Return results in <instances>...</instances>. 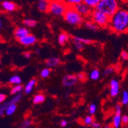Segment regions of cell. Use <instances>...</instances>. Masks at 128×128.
<instances>
[{
  "label": "cell",
  "mask_w": 128,
  "mask_h": 128,
  "mask_svg": "<svg viewBox=\"0 0 128 128\" xmlns=\"http://www.w3.org/2000/svg\"><path fill=\"white\" fill-rule=\"evenodd\" d=\"M109 28L116 33L128 31V11L118 9L110 17Z\"/></svg>",
  "instance_id": "cell-1"
},
{
  "label": "cell",
  "mask_w": 128,
  "mask_h": 128,
  "mask_svg": "<svg viewBox=\"0 0 128 128\" xmlns=\"http://www.w3.org/2000/svg\"><path fill=\"white\" fill-rule=\"evenodd\" d=\"M63 16L65 21L69 25L74 27H79L84 23V17L81 16L72 6H67Z\"/></svg>",
  "instance_id": "cell-2"
},
{
  "label": "cell",
  "mask_w": 128,
  "mask_h": 128,
  "mask_svg": "<svg viewBox=\"0 0 128 128\" xmlns=\"http://www.w3.org/2000/svg\"><path fill=\"white\" fill-rule=\"evenodd\" d=\"M94 9L111 17L118 10L117 0H101Z\"/></svg>",
  "instance_id": "cell-3"
},
{
  "label": "cell",
  "mask_w": 128,
  "mask_h": 128,
  "mask_svg": "<svg viewBox=\"0 0 128 128\" xmlns=\"http://www.w3.org/2000/svg\"><path fill=\"white\" fill-rule=\"evenodd\" d=\"M91 20L96 23L100 28H106L108 27L110 23V17L103 14V12L96 9H93L90 14Z\"/></svg>",
  "instance_id": "cell-4"
},
{
  "label": "cell",
  "mask_w": 128,
  "mask_h": 128,
  "mask_svg": "<svg viewBox=\"0 0 128 128\" xmlns=\"http://www.w3.org/2000/svg\"><path fill=\"white\" fill-rule=\"evenodd\" d=\"M67 5L64 2H50L48 12L55 16H63Z\"/></svg>",
  "instance_id": "cell-5"
},
{
  "label": "cell",
  "mask_w": 128,
  "mask_h": 128,
  "mask_svg": "<svg viewBox=\"0 0 128 128\" xmlns=\"http://www.w3.org/2000/svg\"><path fill=\"white\" fill-rule=\"evenodd\" d=\"M72 6L83 17H90L92 10H93L89 5H87L83 2H81L80 3H78V4Z\"/></svg>",
  "instance_id": "cell-6"
},
{
  "label": "cell",
  "mask_w": 128,
  "mask_h": 128,
  "mask_svg": "<svg viewBox=\"0 0 128 128\" xmlns=\"http://www.w3.org/2000/svg\"><path fill=\"white\" fill-rule=\"evenodd\" d=\"M78 81L77 76L73 74H68L65 75L62 79V85L65 87H72L74 86Z\"/></svg>",
  "instance_id": "cell-7"
},
{
  "label": "cell",
  "mask_w": 128,
  "mask_h": 128,
  "mask_svg": "<svg viewBox=\"0 0 128 128\" xmlns=\"http://www.w3.org/2000/svg\"><path fill=\"white\" fill-rule=\"evenodd\" d=\"M110 94L112 98H115L119 94L120 84L118 80L116 79H112L110 82Z\"/></svg>",
  "instance_id": "cell-8"
},
{
  "label": "cell",
  "mask_w": 128,
  "mask_h": 128,
  "mask_svg": "<svg viewBox=\"0 0 128 128\" xmlns=\"http://www.w3.org/2000/svg\"><path fill=\"white\" fill-rule=\"evenodd\" d=\"M37 38L35 36L29 34L23 38H20L19 40V42L21 45H24V46H30V45H34L37 42Z\"/></svg>",
  "instance_id": "cell-9"
},
{
  "label": "cell",
  "mask_w": 128,
  "mask_h": 128,
  "mask_svg": "<svg viewBox=\"0 0 128 128\" xmlns=\"http://www.w3.org/2000/svg\"><path fill=\"white\" fill-rule=\"evenodd\" d=\"M30 34V31L26 27H19L14 31V36L17 40L23 38Z\"/></svg>",
  "instance_id": "cell-10"
},
{
  "label": "cell",
  "mask_w": 128,
  "mask_h": 128,
  "mask_svg": "<svg viewBox=\"0 0 128 128\" xmlns=\"http://www.w3.org/2000/svg\"><path fill=\"white\" fill-rule=\"evenodd\" d=\"M50 2L49 0H38L37 3V8L41 12H48Z\"/></svg>",
  "instance_id": "cell-11"
},
{
  "label": "cell",
  "mask_w": 128,
  "mask_h": 128,
  "mask_svg": "<svg viewBox=\"0 0 128 128\" xmlns=\"http://www.w3.org/2000/svg\"><path fill=\"white\" fill-rule=\"evenodd\" d=\"M60 59L58 57H51L49 58L46 61V64L49 68H54L58 66L60 64Z\"/></svg>",
  "instance_id": "cell-12"
},
{
  "label": "cell",
  "mask_w": 128,
  "mask_h": 128,
  "mask_svg": "<svg viewBox=\"0 0 128 128\" xmlns=\"http://www.w3.org/2000/svg\"><path fill=\"white\" fill-rule=\"evenodd\" d=\"M36 84H37V80L35 78H32L31 80H30L27 83V84L26 85V86L24 88V91L25 92V94H30L32 91L33 88L36 85Z\"/></svg>",
  "instance_id": "cell-13"
},
{
  "label": "cell",
  "mask_w": 128,
  "mask_h": 128,
  "mask_svg": "<svg viewBox=\"0 0 128 128\" xmlns=\"http://www.w3.org/2000/svg\"><path fill=\"white\" fill-rule=\"evenodd\" d=\"M2 7L7 11L12 12L16 9V4L12 2L5 1L2 3Z\"/></svg>",
  "instance_id": "cell-14"
},
{
  "label": "cell",
  "mask_w": 128,
  "mask_h": 128,
  "mask_svg": "<svg viewBox=\"0 0 128 128\" xmlns=\"http://www.w3.org/2000/svg\"><path fill=\"white\" fill-rule=\"evenodd\" d=\"M84 26L87 29L93 31H96L99 29V27L92 20H87V21L84 22Z\"/></svg>",
  "instance_id": "cell-15"
},
{
  "label": "cell",
  "mask_w": 128,
  "mask_h": 128,
  "mask_svg": "<svg viewBox=\"0 0 128 128\" xmlns=\"http://www.w3.org/2000/svg\"><path fill=\"white\" fill-rule=\"evenodd\" d=\"M121 114H115L112 120V125L113 128H118L121 126Z\"/></svg>",
  "instance_id": "cell-16"
},
{
  "label": "cell",
  "mask_w": 128,
  "mask_h": 128,
  "mask_svg": "<svg viewBox=\"0 0 128 128\" xmlns=\"http://www.w3.org/2000/svg\"><path fill=\"white\" fill-rule=\"evenodd\" d=\"M69 36L66 32H62L58 36V42L60 45H64L68 42Z\"/></svg>",
  "instance_id": "cell-17"
},
{
  "label": "cell",
  "mask_w": 128,
  "mask_h": 128,
  "mask_svg": "<svg viewBox=\"0 0 128 128\" xmlns=\"http://www.w3.org/2000/svg\"><path fill=\"white\" fill-rule=\"evenodd\" d=\"M45 96L42 94H38L35 95L33 99V103L35 104H40L45 101Z\"/></svg>",
  "instance_id": "cell-18"
},
{
  "label": "cell",
  "mask_w": 128,
  "mask_h": 128,
  "mask_svg": "<svg viewBox=\"0 0 128 128\" xmlns=\"http://www.w3.org/2000/svg\"><path fill=\"white\" fill-rule=\"evenodd\" d=\"M37 24V22L36 20L31 19V18H27V19H24L23 20V24L28 28H34L36 26Z\"/></svg>",
  "instance_id": "cell-19"
},
{
  "label": "cell",
  "mask_w": 128,
  "mask_h": 128,
  "mask_svg": "<svg viewBox=\"0 0 128 128\" xmlns=\"http://www.w3.org/2000/svg\"><path fill=\"white\" fill-rule=\"evenodd\" d=\"M100 75H101V73H100V72L99 71V70L94 69L90 72L89 76H90L91 80H97L99 78V77H100Z\"/></svg>",
  "instance_id": "cell-20"
},
{
  "label": "cell",
  "mask_w": 128,
  "mask_h": 128,
  "mask_svg": "<svg viewBox=\"0 0 128 128\" xmlns=\"http://www.w3.org/2000/svg\"><path fill=\"white\" fill-rule=\"evenodd\" d=\"M100 1L101 0H82V2L89 5L92 9H94Z\"/></svg>",
  "instance_id": "cell-21"
},
{
  "label": "cell",
  "mask_w": 128,
  "mask_h": 128,
  "mask_svg": "<svg viewBox=\"0 0 128 128\" xmlns=\"http://www.w3.org/2000/svg\"><path fill=\"white\" fill-rule=\"evenodd\" d=\"M12 104V103L10 100L9 102H5V103H3L2 104H0V116H3V114L5 112V110H7L8 106Z\"/></svg>",
  "instance_id": "cell-22"
},
{
  "label": "cell",
  "mask_w": 128,
  "mask_h": 128,
  "mask_svg": "<svg viewBox=\"0 0 128 128\" xmlns=\"http://www.w3.org/2000/svg\"><path fill=\"white\" fill-rule=\"evenodd\" d=\"M16 109H17V106L16 104H12L8 106L7 110H5V114L7 116H11L16 112Z\"/></svg>",
  "instance_id": "cell-23"
},
{
  "label": "cell",
  "mask_w": 128,
  "mask_h": 128,
  "mask_svg": "<svg viewBox=\"0 0 128 128\" xmlns=\"http://www.w3.org/2000/svg\"><path fill=\"white\" fill-rule=\"evenodd\" d=\"M9 82L12 84H21L22 82V80L20 76L17 75H14V76H11L9 79Z\"/></svg>",
  "instance_id": "cell-24"
},
{
  "label": "cell",
  "mask_w": 128,
  "mask_h": 128,
  "mask_svg": "<svg viewBox=\"0 0 128 128\" xmlns=\"http://www.w3.org/2000/svg\"><path fill=\"white\" fill-rule=\"evenodd\" d=\"M23 90V86L21 84H17L16 86H14L12 89H11L10 93L11 94H16L21 93V91Z\"/></svg>",
  "instance_id": "cell-25"
},
{
  "label": "cell",
  "mask_w": 128,
  "mask_h": 128,
  "mask_svg": "<svg viewBox=\"0 0 128 128\" xmlns=\"http://www.w3.org/2000/svg\"><path fill=\"white\" fill-rule=\"evenodd\" d=\"M74 41H78L80 42L83 43V44H90L92 43V40H91L89 39H87V38H81V37H79V36H74L72 38Z\"/></svg>",
  "instance_id": "cell-26"
},
{
  "label": "cell",
  "mask_w": 128,
  "mask_h": 128,
  "mask_svg": "<svg viewBox=\"0 0 128 128\" xmlns=\"http://www.w3.org/2000/svg\"><path fill=\"white\" fill-rule=\"evenodd\" d=\"M51 74V70L49 68H44V69L42 70L40 72V76L43 78H46L49 77V75Z\"/></svg>",
  "instance_id": "cell-27"
},
{
  "label": "cell",
  "mask_w": 128,
  "mask_h": 128,
  "mask_svg": "<svg viewBox=\"0 0 128 128\" xmlns=\"http://www.w3.org/2000/svg\"><path fill=\"white\" fill-rule=\"evenodd\" d=\"M115 71V68L113 67V66H108L107 68H106L104 70L103 72V75L104 76H108L110 75L111 74H112Z\"/></svg>",
  "instance_id": "cell-28"
},
{
  "label": "cell",
  "mask_w": 128,
  "mask_h": 128,
  "mask_svg": "<svg viewBox=\"0 0 128 128\" xmlns=\"http://www.w3.org/2000/svg\"><path fill=\"white\" fill-rule=\"evenodd\" d=\"M122 103L124 105H126L128 104V92L127 90H124L122 92Z\"/></svg>",
  "instance_id": "cell-29"
},
{
  "label": "cell",
  "mask_w": 128,
  "mask_h": 128,
  "mask_svg": "<svg viewBox=\"0 0 128 128\" xmlns=\"http://www.w3.org/2000/svg\"><path fill=\"white\" fill-rule=\"evenodd\" d=\"M67 6H74L82 2V0H64Z\"/></svg>",
  "instance_id": "cell-30"
},
{
  "label": "cell",
  "mask_w": 128,
  "mask_h": 128,
  "mask_svg": "<svg viewBox=\"0 0 128 128\" xmlns=\"http://www.w3.org/2000/svg\"><path fill=\"white\" fill-rule=\"evenodd\" d=\"M96 110H97V106L94 103H92L89 106V112L90 115H94L96 114Z\"/></svg>",
  "instance_id": "cell-31"
},
{
  "label": "cell",
  "mask_w": 128,
  "mask_h": 128,
  "mask_svg": "<svg viewBox=\"0 0 128 128\" xmlns=\"http://www.w3.org/2000/svg\"><path fill=\"white\" fill-rule=\"evenodd\" d=\"M93 121H94L93 117H92L91 116H86V117H84V119H83V123H84V125L90 126Z\"/></svg>",
  "instance_id": "cell-32"
},
{
  "label": "cell",
  "mask_w": 128,
  "mask_h": 128,
  "mask_svg": "<svg viewBox=\"0 0 128 128\" xmlns=\"http://www.w3.org/2000/svg\"><path fill=\"white\" fill-rule=\"evenodd\" d=\"M77 78L78 79V80L79 81H81V82H84L85 80L87 78V74L85 73H83V72H81L79 73L77 75Z\"/></svg>",
  "instance_id": "cell-33"
},
{
  "label": "cell",
  "mask_w": 128,
  "mask_h": 128,
  "mask_svg": "<svg viewBox=\"0 0 128 128\" xmlns=\"http://www.w3.org/2000/svg\"><path fill=\"white\" fill-rule=\"evenodd\" d=\"M74 45L77 50H82L84 48V44L78 41H74Z\"/></svg>",
  "instance_id": "cell-34"
},
{
  "label": "cell",
  "mask_w": 128,
  "mask_h": 128,
  "mask_svg": "<svg viewBox=\"0 0 128 128\" xmlns=\"http://www.w3.org/2000/svg\"><path fill=\"white\" fill-rule=\"evenodd\" d=\"M31 124H32V121H31L30 119H26V120H24L23 122H22L21 126V128H30V127L31 126Z\"/></svg>",
  "instance_id": "cell-35"
},
{
  "label": "cell",
  "mask_w": 128,
  "mask_h": 128,
  "mask_svg": "<svg viewBox=\"0 0 128 128\" xmlns=\"http://www.w3.org/2000/svg\"><path fill=\"white\" fill-rule=\"evenodd\" d=\"M120 57H121V59L124 60H128V53L126 51H122L120 54Z\"/></svg>",
  "instance_id": "cell-36"
},
{
  "label": "cell",
  "mask_w": 128,
  "mask_h": 128,
  "mask_svg": "<svg viewBox=\"0 0 128 128\" xmlns=\"http://www.w3.org/2000/svg\"><path fill=\"white\" fill-rule=\"evenodd\" d=\"M121 122L124 125H127L128 124V116L126 115H124L122 117H121Z\"/></svg>",
  "instance_id": "cell-37"
},
{
  "label": "cell",
  "mask_w": 128,
  "mask_h": 128,
  "mask_svg": "<svg viewBox=\"0 0 128 128\" xmlns=\"http://www.w3.org/2000/svg\"><path fill=\"white\" fill-rule=\"evenodd\" d=\"M90 126L92 127V128H101V125L100 123L97 122H96V121H93V122L91 123V124H90Z\"/></svg>",
  "instance_id": "cell-38"
},
{
  "label": "cell",
  "mask_w": 128,
  "mask_h": 128,
  "mask_svg": "<svg viewBox=\"0 0 128 128\" xmlns=\"http://www.w3.org/2000/svg\"><path fill=\"white\" fill-rule=\"evenodd\" d=\"M122 106L120 104H117L115 106V114H121Z\"/></svg>",
  "instance_id": "cell-39"
},
{
  "label": "cell",
  "mask_w": 128,
  "mask_h": 128,
  "mask_svg": "<svg viewBox=\"0 0 128 128\" xmlns=\"http://www.w3.org/2000/svg\"><path fill=\"white\" fill-rule=\"evenodd\" d=\"M23 56H24V58H26V59H30V58H31V52H25L23 53Z\"/></svg>",
  "instance_id": "cell-40"
},
{
  "label": "cell",
  "mask_w": 128,
  "mask_h": 128,
  "mask_svg": "<svg viewBox=\"0 0 128 128\" xmlns=\"http://www.w3.org/2000/svg\"><path fill=\"white\" fill-rule=\"evenodd\" d=\"M6 98H7V96H6L5 94H0V103H3L6 100Z\"/></svg>",
  "instance_id": "cell-41"
},
{
  "label": "cell",
  "mask_w": 128,
  "mask_h": 128,
  "mask_svg": "<svg viewBox=\"0 0 128 128\" xmlns=\"http://www.w3.org/2000/svg\"><path fill=\"white\" fill-rule=\"evenodd\" d=\"M67 121L65 120H62L60 122V125L62 127H65L67 126Z\"/></svg>",
  "instance_id": "cell-42"
},
{
  "label": "cell",
  "mask_w": 128,
  "mask_h": 128,
  "mask_svg": "<svg viewBox=\"0 0 128 128\" xmlns=\"http://www.w3.org/2000/svg\"><path fill=\"white\" fill-rule=\"evenodd\" d=\"M35 52H36L37 54H40V48H37V49L35 50Z\"/></svg>",
  "instance_id": "cell-43"
},
{
  "label": "cell",
  "mask_w": 128,
  "mask_h": 128,
  "mask_svg": "<svg viewBox=\"0 0 128 128\" xmlns=\"http://www.w3.org/2000/svg\"><path fill=\"white\" fill-rule=\"evenodd\" d=\"M50 2H64V0H49Z\"/></svg>",
  "instance_id": "cell-44"
},
{
  "label": "cell",
  "mask_w": 128,
  "mask_h": 128,
  "mask_svg": "<svg viewBox=\"0 0 128 128\" xmlns=\"http://www.w3.org/2000/svg\"><path fill=\"white\" fill-rule=\"evenodd\" d=\"M2 28V21L0 20V28Z\"/></svg>",
  "instance_id": "cell-45"
},
{
  "label": "cell",
  "mask_w": 128,
  "mask_h": 128,
  "mask_svg": "<svg viewBox=\"0 0 128 128\" xmlns=\"http://www.w3.org/2000/svg\"></svg>",
  "instance_id": "cell-46"
}]
</instances>
